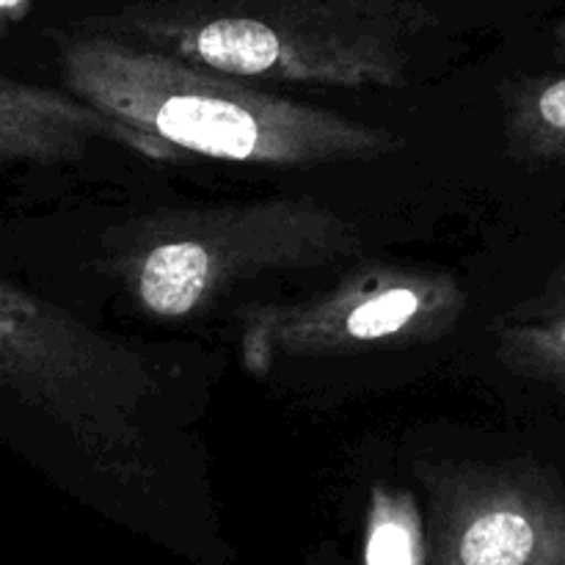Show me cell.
<instances>
[{
    "mask_svg": "<svg viewBox=\"0 0 565 565\" xmlns=\"http://www.w3.org/2000/svg\"><path fill=\"white\" fill-rule=\"evenodd\" d=\"M66 92L141 136L154 160L180 152L276 169L375 160L403 138L334 110L268 94L108 31L70 36L61 50Z\"/></svg>",
    "mask_w": 565,
    "mask_h": 565,
    "instance_id": "cell-1",
    "label": "cell"
},
{
    "mask_svg": "<svg viewBox=\"0 0 565 565\" xmlns=\"http://www.w3.org/2000/svg\"><path fill=\"white\" fill-rule=\"evenodd\" d=\"M428 25L417 0H158L105 31L213 72L340 88L403 86Z\"/></svg>",
    "mask_w": 565,
    "mask_h": 565,
    "instance_id": "cell-2",
    "label": "cell"
},
{
    "mask_svg": "<svg viewBox=\"0 0 565 565\" xmlns=\"http://www.w3.org/2000/svg\"><path fill=\"white\" fill-rule=\"evenodd\" d=\"M362 235L307 199L160 210L119 226L108 270L141 312L185 320L232 287L265 274L307 270L351 257Z\"/></svg>",
    "mask_w": 565,
    "mask_h": 565,
    "instance_id": "cell-3",
    "label": "cell"
},
{
    "mask_svg": "<svg viewBox=\"0 0 565 565\" xmlns=\"http://www.w3.org/2000/svg\"><path fill=\"white\" fill-rule=\"evenodd\" d=\"M0 386L53 419L105 480L152 494L147 414L160 386L141 353L0 281Z\"/></svg>",
    "mask_w": 565,
    "mask_h": 565,
    "instance_id": "cell-4",
    "label": "cell"
},
{
    "mask_svg": "<svg viewBox=\"0 0 565 565\" xmlns=\"http://www.w3.org/2000/svg\"><path fill=\"white\" fill-rule=\"evenodd\" d=\"M467 290L441 270L367 265L301 303L257 307L243 318L241 356L265 375L276 359L345 356L441 340L467 312Z\"/></svg>",
    "mask_w": 565,
    "mask_h": 565,
    "instance_id": "cell-5",
    "label": "cell"
},
{
    "mask_svg": "<svg viewBox=\"0 0 565 565\" xmlns=\"http://www.w3.org/2000/svg\"><path fill=\"white\" fill-rule=\"evenodd\" d=\"M430 565H565V480L533 461L419 463Z\"/></svg>",
    "mask_w": 565,
    "mask_h": 565,
    "instance_id": "cell-6",
    "label": "cell"
},
{
    "mask_svg": "<svg viewBox=\"0 0 565 565\" xmlns=\"http://www.w3.org/2000/svg\"><path fill=\"white\" fill-rule=\"evenodd\" d=\"M94 141L154 158L152 147L72 92L0 77V166L70 163Z\"/></svg>",
    "mask_w": 565,
    "mask_h": 565,
    "instance_id": "cell-7",
    "label": "cell"
},
{
    "mask_svg": "<svg viewBox=\"0 0 565 565\" xmlns=\"http://www.w3.org/2000/svg\"><path fill=\"white\" fill-rule=\"evenodd\" d=\"M318 565H430L423 500L406 486L373 483L351 555H329Z\"/></svg>",
    "mask_w": 565,
    "mask_h": 565,
    "instance_id": "cell-8",
    "label": "cell"
},
{
    "mask_svg": "<svg viewBox=\"0 0 565 565\" xmlns=\"http://www.w3.org/2000/svg\"><path fill=\"white\" fill-rule=\"evenodd\" d=\"M505 138L516 158L565 166V75L527 77L511 88Z\"/></svg>",
    "mask_w": 565,
    "mask_h": 565,
    "instance_id": "cell-9",
    "label": "cell"
},
{
    "mask_svg": "<svg viewBox=\"0 0 565 565\" xmlns=\"http://www.w3.org/2000/svg\"><path fill=\"white\" fill-rule=\"evenodd\" d=\"M497 351L516 375L565 392V309L505 326Z\"/></svg>",
    "mask_w": 565,
    "mask_h": 565,
    "instance_id": "cell-10",
    "label": "cell"
},
{
    "mask_svg": "<svg viewBox=\"0 0 565 565\" xmlns=\"http://www.w3.org/2000/svg\"><path fill=\"white\" fill-rule=\"evenodd\" d=\"M557 309H565V263L550 276L544 292L530 307H524V315L527 318H539V315L557 312Z\"/></svg>",
    "mask_w": 565,
    "mask_h": 565,
    "instance_id": "cell-11",
    "label": "cell"
},
{
    "mask_svg": "<svg viewBox=\"0 0 565 565\" xmlns=\"http://www.w3.org/2000/svg\"><path fill=\"white\" fill-rule=\"evenodd\" d=\"M33 0H0V20H22Z\"/></svg>",
    "mask_w": 565,
    "mask_h": 565,
    "instance_id": "cell-12",
    "label": "cell"
},
{
    "mask_svg": "<svg viewBox=\"0 0 565 565\" xmlns=\"http://www.w3.org/2000/svg\"><path fill=\"white\" fill-rule=\"evenodd\" d=\"M555 47H557V53L565 55V20L557 22V28H555Z\"/></svg>",
    "mask_w": 565,
    "mask_h": 565,
    "instance_id": "cell-13",
    "label": "cell"
}]
</instances>
